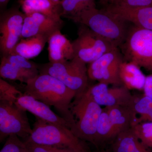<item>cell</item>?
<instances>
[{
    "label": "cell",
    "instance_id": "obj_1",
    "mask_svg": "<svg viewBox=\"0 0 152 152\" xmlns=\"http://www.w3.org/2000/svg\"><path fill=\"white\" fill-rule=\"evenodd\" d=\"M24 94L54 107L60 116L70 125L71 128L75 124L70 108L75 93L56 78L48 74H39L26 84Z\"/></svg>",
    "mask_w": 152,
    "mask_h": 152
},
{
    "label": "cell",
    "instance_id": "obj_2",
    "mask_svg": "<svg viewBox=\"0 0 152 152\" xmlns=\"http://www.w3.org/2000/svg\"><path fill=\"white\" fill-rule=\"evenodd\" d=\"M69 19L88 27L117 48L124 42L129 30L127 22L104 9L96 7L83 11Z\"/></svg>",
    "mask_w": 152,
    "mask_h": 152
},
{
    "label": "cell",
    "instance_id": "obj_3",
    "mask_svg": "<svg viewBox=\"0 0 152 152\" xmlns=\"http://www.w3.org/2000/svg\"><path fill=\"white\" fill-rule=\"evenodd\" d=\"M70 109L75 121L71 130L81 140L95 145L98 122L103 110L101 106L86 91L75 99Z\"/></svg>",
    "mask_w": 152,
    "mask_h": 152
},
{
    "label": "cell",
    "instance_id": "obj_4",
    "mask_svg": "<svg viewBox=\"0 0 152 152\" xmlns=\"http://www.w3.org/2000/svg\"><path fill=\"white\" fill-rule=\"evenodd\" d=\"M86 64L75 57L69 61L38 65V69L39 74H48L61 82L75 92L76 99L80 97L89 87Z\"/></svg>",
    "mask_w": 152,
    "mask_h": 152
},
{
    "label": "cell",
    "instance_id": "obj_5",
    "mask_svg": "<svg viewBox=\"0 0 152 152\" xmlns=\"http://www.w3.org/2000/svg\"><path fill=\"white\" fill-rule=\"evenodd\" d=\"M25 140L76 151L86 150L82 141L74 134L69 128L37 118L31 134Z\"/></svg>",
    "mask_w": 152,
    "mask_h": 152
},
{
    "label": "cell",
    "instance_id": "obj_6",
    "mask_svg": "<svg viewBox=\"0 0 152 152\" xmlns=\"http://www.w3.org/2000/svg\"><path fill=\"white\" fill-rule=\"evenodd\" d=\"M120 47L126 61L152 72V31L134 25Z\"/></svg>",
    "mask_w": 152,
    "mask_h": 152
},
{
    "label": "cell",
    "instance_id": "obj_7",
    "mask_svg": "<svg viewBox=\"0 0 152 152\" xmlns=\"http://www.w3.org/2000/svg\"><path fill=\"white\" fill-rule=\"evenodd\" d=\"M26 111L16 104L0 101V142L11 135L26 140L32 132Z\"/></svg>",
    "mask_w": 152,
    "mask_h": 152
},
{
    "label": "cell",
    "instance_id": "obj_8",
    "mask_svg": "<svg viewBox=\"0 0 152 152\" xmlns=\"http://www.w3.org/2000/svg\"><path fill=\"white\" fill-rule=\"evenodd\" d=\"M72 43L75 57L86 64H91L106 53L118 48L83 25L79 28L77 38Z\"/></svg>",
    "mask_w": 152,
    "mask_h": 152
},
{
    "label": "cell",
    "instance_id": "obj_9",
    "mask_svg": "<svg viewBox=\"0 0 152 152\" xmlns=\"http://www.w3.org/2000/svg\"><path fill=\"white\" fill-rule=\"evenodd\" d=\"M25 14L14 8L0 17V50L2 56L10 54L22 38Z\"/></svg>",
    "mask_w": 152,
    "mask_h": 152
},
{
    "label": "cell",
    "instance_id": "obj_10",
    "mask_svg": "<svg viewBox=\"0 0 152 152\" xmlns=\"http://www.w3.org/2000/svg\"><path fill=\"white\" fill-rule=\"evenodd\" d=\"M123 60L118 48L106 53L90 64L88 68L89 78L108 85L121 84L119 67Z\"/></svg>",
    "mask_w": 152,
    "mask_h": 152
},
{
    "label": "cell",
    "instance_id": "obj_11",
    "mask_svg": "<svg viewBox=\"0 0 152 152\" xmlns=\"http://www.w3.org/2000/svg\"><path fill=\"white\" fill-rule=\"evenodd\" d=\"M108 86L103 83H99L89 87L86 92L101 106H131L133 96L129 90L124 86L111 88Z\"/></svg>",
    "mask_w": 152,
    "mask_h": 152
},
{
    "label": "cell",
    "instance_id": "obj_12",
    "mask_svg": "<svg viewBox=\"0 0 152 152\" xmlns=\"http://www.w3.org/2000/svg\"><path fill=\"white\" fill-rule=\"evenodd\" d=\"M63 24L62 20H58L39 13L25 14L22 38H28L38 35L50 37L53 33L61 31Z\"/></svg>",
    "mask_w": 152,
    "mask_h": 152
},
{
    "label": "cell",
    "instance_id": "obj_13",
    "mask_svg": "<svg viewBox=\"0 0 152 152\" xmlns=\"http://www.w3.org/2000/svg\"><path fill=\"white\" fill-rule=\"evenodd\" d=\"M104 10L127 23L152 31V6L130 8L114 5L106 6Z\"/></svg>",
    "mask_w": 152,
    "mask_h": 152
},
{
    "label": "cell",
    "instance_id": "obj_14",
    "mask_svg": "<svg viewBox=\"0 0 152 152\" xmlns=\"http://www.w3.org/2000/svg\"><path fill=\"white\" fill-rule=\"evenodd\" d=\"M16 104L32 114L36 118L71 129L70 125L62 117L54 113L50 106L30 95L23 94L19 97Z\"/></svg>",
    "mask_w": 152,
    "mask_h": 152
},
{
    "label": "cell",
    "instance_id": "obj_15",
    "mask_svg": "<svg viewBox=\"0 0 152 152\" xmlns=\"http://www.w3.org/2000/svg\"><path fill=\"white\" fill-rule=\"evenodd\" d=\"M48 43L50 62H61L75 58L72 43L61 34V31L53 33L49 38Z\"/></svg>",
    "mask_w": 152,
    "mask_h": 152
},
{
    "label": "cell",
    "instance_id": "obj_16",
    "mask_svg": "<svg viewBox=\"0 0 152 152\" xmlns=\"http://www.w3.org/2000/svg\"><path fill=\"white\" fill-rule=\"evenodd\" d=\"M104 108L108 114L116 137L132 128L137 121V115L130 106H115Z\"/></svg>",
    "mask_w": 152,
    "mask_h": 152
},
{
    "label": "cell",
    "instance_id": "obj_17",
    "mask_svg": "<svg viewBox=\"0 0 152 152\" xmlns=\"http://www.w3.org/2000/svg\"><path fill=\"white\" fill-rule=\"evenodd\" d=\"M24 13H39L58 20H62L61 3L53 0H18Z\"/></svg>",
    "mask_w": 152,
    "mask_h": 152
},
{
    "label": "cell",
    "instance_id": "obj_18",
    "mask_svg": "<svg viewBox=\"0 0 152 152\" xmlns=\"http://www.w3.org/2000/svg\"><path fill=\"white\" fill-rule=\"evenodd\" d=\"M146 76L138 66L124 61L120 64L119 77L121 83L128 90L143 91Z\"/></svg>",
    "mask_w": 152,
    "mask_h": 152
},
{
    "label": "cell",
    "instance_id": "obj_19",
    "mask_svg": "<svg viewBox=\"0 0 152 152\" xmlns=\"http://www.w3.org/2000/svg\"><path fill=\"white\" fill-rule=\"evenodd\" d=\"M113 152H152L142 143L132 128L120 133L114 139Z\"/></svg>",
    "mask_w": 152,
    "mask_h": 152
},
{
    "label": "cell",
    "instance_id": "obj_20",
    "mask_svg": "<svg viewBox=\"0 0 152 152\" xmlns=\"http://www.w3.org/2000/svg\"><path fill=\"white\" fill-rule=\"evenodd\" d=\"M49 38L47 36L38 35L22 39L10 54L19 55L27 59L33 58L40 53Z\"/></svg>",
    "mask_w": 152,
    "mask_h": 152
},
{
    "label": "cell",
    "instance_id": "obj_21",
    "mask_svg": "<svg viewBox=\"0 0 152 152\" xmlns=\"http://www.w3.org/2000/svg\"><path fill=\"white\" fill-rule=\"evenodd\" d=\"M39 71L26 70L14 65L1 57L0 76L3 79L18 80L26 84L29 80L37 76Z\"/></svg>",
    "mask_w": 152,
    "mask_h": 152
},
{
    "label": "cell",
    "instance_id": "obj_22",
    "mask_svg": "<svg viewBox=\"0 0 152 152\" xmlns=\"http://www.w3.org/2000/svg\"><path fill=\"white\" fill-rule=\"evenodd\" d=\"M130 107L132 108L136 115L138 114L140 116L138 118H137L134 124L144 122H152L151 99L144 94L141 96H133Z\"/></svg>",
    "mask_w": 152,
    "mask_h": 152
},
{
    "label": "cell",
    "instance_id": "obj_23",
    "mask_svg": "<svg viewBox=\"0 0 152 152\" xmlns=\"http://www.w3.org/2000/svg\"><path fill=\"white\" fill-rule=\"evenodd\" d=\"M116 137L108 114L106 109L104 108L98 122L95 145H97L103 142L114 140Z\"/></svg>",
    "mask_w": 152,
    "mask_h": 152
},
{
    "label": "cell",
    "instance_id": "obj_24",
    "mask_svg": "<svg viewBox=\"0 0 152 152\" xmlns=\"http://www.w3.org/2000/svg\"><path fill=\"white\" fill-rule=\"evenodd\" d=\"M132 129L145 146L152 148V122H144L133 125Z\"/></svg>",
    "mask_w": 152,
    "mask_h": 152
},
{
    "label": "cell",
    "instance_id": "obj_25",
    "mask_svg": "<svg viewBox=\"0 0 152 152\" xmlns=\"http://www.w3.org/2000/svg\"><path fill=\"white\" fill-rule=\"evenodd\" d=\"M23 93L4 79L0 78V101H5L16 104Z\"/></svg>",
    "mask_w": 152,
    "mask_h": 152
},
{
    "label": "cell",
    "instance_id": "obj_26",
    "mask_svg": "<svg viewBox=\"0 0 152 152\" xmlns=\"http://www.w3.org/2000/svg\"><path fill=\"white\" fill-rule=\"evenodd\" d=\"M2 57L12 64L24 69L28 71H39L38 65L30 61L28 59L21 56L9 54L2 56Z\"/></svg>",
    "mask_w": 152,
    "mask_h": 152
},
{
    "label": "cell",
    "instance_id": "obj_27",
    "mask_svg": "<svg viewBox=\"0 0 152 152\" xmlns=\"http://www.w3.org/2000/svg\"><path fill=\"white\" fill-rule=\"evenodd\" d=\"M0 152H27L24 141L16 135L9 136Z\"/></svg>",
    "mask_w": 152,
    "mask_h": 152
},
{
    "label": "cell",
    "instance_id": "obj_28",
    "mask_svg": "<svg viewBox=\"0 0 152 152\" xmlns=\"http://www.w3.org/2000/svg\"><path fill=\"white\" fill-rule=\"evenodd\" d=\"M27 152H77L69 149H63L46 145L35 143L28 141H24Z\"/></svg>",
    "mask_w": 152,
    "mask_h": 152
},
{
    "label": "cell",
    "instance_id": "obj_29",
    "mask_svg": "<svg viewBox=\"0 0 152 152\" xmlns=\"http://www.w3.org/2000/svg\"><path fill=\"white\" fill-rule=\"evenodd\" d=\"M80 0H62L61 1L62 14V17L68 19L75 15L77 12Z\"/></svg>",
    "mask_w": 152,
    "mask_h": 152
},
{
    "label": "cell",
    "instance_id": "obj_30",
    "mask_svg": "<svg viewBox=\"0 0 152 152\" xmlns=\"http://www.w3.org/2000/svg\"><path fill=\"white\" fill-rule=\"evenodd\" d=\"M109 5L136 8L152 6V0H116Z\"/></svg>",
    "mask_w": 152,
    "mask_h": 152
},
{
    "label": "cell",
    "instance_id": "obj_31",
    "mask_svg": "<svg viewBox=\"0 0 152 152\" xmlns=\"http://www.w3.org/2000/svg\"><path fill=\"white\" fill-rule=\"evenodd\" d=\"M143 91L144 94L152 99V75L146 77Z\"/></svg>",
    "mask_w": 152,
    "mask_h": 152
},
{
    "label": "cell",
    "instance_id": "obj_32",
    "mask_svg": "<svg viewBox=\"0 0 152 152\" xmlns=\"http://www.w3.org/2000/svg\"><path fill=\"white\" fill-rule=\"evenodd\" d=\"M10 1V0H0V6L1 9L6 7Z\"/></svg>",
    "mask_w": 152,
    "mask_h": 152
},
{
    "label": "cell",
    "instance_id": "obj_33",
    "mask_svg": "<svg viewBox=\"0 0 152 152\" xmlns=\"http://www.w3.org/2000/svg\"><path fill=\"white\" fill-rule=\"evenodd\" d=\"M100 1L103 4L106 5V6H107L112 4L116 0H100Z\"/></svg>",
    "mask_w": 152,
    "mask_h": 152
},
{
    "label": "cell",
    "instance_id": "obj_34",
    "mask_svg": "<svg viewBox=\"0 0 152 152\" xmlns=\"http://www.w3.org/2000/svg\"><path fill=\"white\" fill-rule=\"evenodd\" d=\"M53 1H54L55 2L57 3H60L61 2V0H53Z\"/></svg>",
    "mask_w": 152,
    "mask_h": 152
},
{
    "label": "cell",
    "instance_id": "obj_35",
    "mask_svg": "<svg viewBox=\"0 0 152 152\" xmlns=\"http://www.w3.org/2000/svg\"><path fill=\"white\" fill-rule=\"evenodd\" d=\"M61 1H62V0H61Z\"/></svg>",
    "mask_w": 152,
    "mask_h": 152
},
{
    "label": "cell",
    "instance_id": "obj_36",
    "mask_svg": "<svg viewBox=\"0 0 152 152\" xmlns=\"http://www.w3.org/2000/svg\"></svg>",
    "mask_w": 152,
    "mask_h": 152
}]
</instances>
